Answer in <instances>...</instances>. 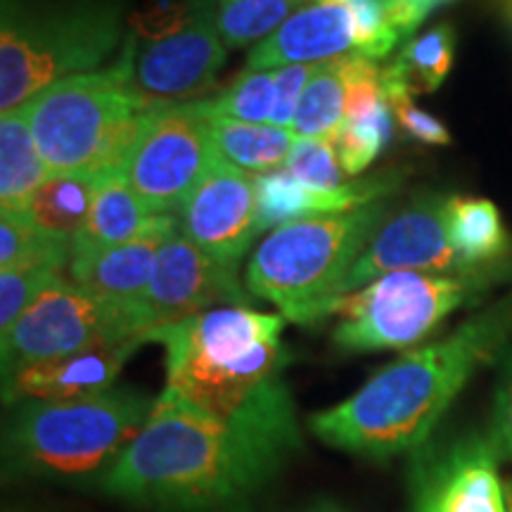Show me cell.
Returning <instances> with one entry per match:
<instances>
[{
  "mask_svg": "<svg viewBox=\"0 0 512 512\" xmlns=\"http://www.w3.org/2000/svg\"><path fill=\"white\" fill-rule=\"evenodd\" d=\"M344 60L347 55L316 64L294 114L292 133L297 138H332L339 131L347 107Z\"/></svg>",
  "mask_w": 512,
  "mask_h": 512,
  "instance_id": "26",
  "label": "cell"
},
{
  "mask_svg": "<svg viewBox=\"0 0 512 512\" xmlns=\"http://www.w3.org/2000/svg\"><path fill=\"white\" fill-rule=\"evenodd\" d=\"M140 344H102L12 370L3 375V399L15 406L22 401H72L110 392Z\"/></svg>",
  "mask_w": 512,
  "mask_h": 512,
  "instance_id": "17",
  "label": "cell"
},
{
  "mask_svg": "<svg viewBox=\"0 0 512 512\" xmlns=\"http://www.w3.org/2000/svg\"><path fill=\"white\" fill-rule=\"evenodd\" d=\"M124 36L117 0H3L0 112L67 76L95 72Z\"/></svg>",
  "mask_w": 512,
  "mask_h": 512,
  "instance_id": "7",
  "label": "cell"
},
{
  "mask_svg": "<svg viewBox=\"0 0 512 512\" xmlns=\"http://www.w3.org/2000/svg\"><path fill=\"white\" fill-rule=\"evenodd\" d=\"M136 387L72 401H22L3 432L5 470L46 479H100L119 463L155 408Z\"/></svg>",
  "mask_w": 512,
  "mask_h": 512,
  "instance_id": "4",
  "label": "cell"
},
{
  "mask_svg": "<svg viewBox=\"0 0 512 512\" xmlns=\"http://www.w3.org/2000/svg\"><path fill=\"white\" fill-rule=\"evenodd\" d=\"M64 271L53 264L19 266L0 271V332H8L36 297Z\"/></svg>",
  "mask_w": 512,
  "mask_h": 512,
  "instance_id": "32",
  "label": "cell"
},
{
  "mask_svg": "<svg viewBox=\"0 0 512 512\" xmlns=\"http://www.w3.org/2000/svg\"><path fill=\"white\" fill-rule=\"evenodd\" d=\"M216 0H188L169 15L162 31L133 53L131 81L150 107L195 102L214 88L226 60L216 22Z\"/></svg>",
  "mask_w": 512,
  "mask_h": 512,
  "instance_id": "11",
  "label": "cell"
},
{
  "mask_svg": "<svg viewBox=\"0 0 512 512\" xmlns=\"http://www.w3.org/2000/svg\"><path fill=\"white\" fill-rule=\"evenodd\" d=\"M354 10V53L368 60H382L403 41L396 29L387 0H349Z\"/></svg>",
  "mask_w": 512,
  "mask_h": 512,
  "instance_id": "33",
  "label": "cell"
},
{
  "mask_svg": "<svg viewBox=\"0 0 512 512\" xmlns=\"http://www.w3.org/2000/svg\"><path fill=\"white\" fill-rule=\"evenodd\" d=\"M394 133V112H384L368 121H342L332 136L339 164L349 176L361 174L375 162V157L387 147Z\"/></svg>",
  "mask_w": 512,
  "mask_h": 512,
  "instance_id": "30",
  "label": "cell"
},
{
  "mask_svg": "<svg viewBox=\"0 0 512 512\" xmlns=\"http://www.w3.org/2000/svg\"><path fill=\"white\" fill-rule=\"evenodd\" d=\"M283 330L280 313L219 306L155 330L150 342L164 347L166 389L211 415L238 418L290 394Z\"/></svg>",
  "mask_w": 512,
  "mask_h": 512,
  "instance_id": "3",
  "label": "cell"
},
{
  "mask_svg": "<svg viewBox=\"0 0 512 512\" xmlns=\"http://www.w3.org/2000/svg\"><path fill=\"white\" fill-rule=\"evenodd\" d=\"M133 53L136 34H128L110 69L67 76L24 102L50 176H100L121 169L147 112L155 110L133 88Z\"/></svg>",
  "mask_w": 512,
  "mask_h": 512,
  "instance_id": "5",
  "label": "cell"
},
{
  "mask_svg": "<svg viewBox=\"0 0 512 512\" xmlns=\"http://www.w3.org/2000/svg\"><path fill=\"white\" fill-rule=\"evenodd\" d=\"M299 448L292 394L219 418L164 387L100 489L157 512H252Z\"/></svg>",
  "mask_w": 512,
  "mask_h": 512,
  "instance_id": "1",
  "label": "cell"
},
{
  "mask_svg": "<svg viewBox=\"0 0 512 512\" xmlns=\"http://www.w3.org/2000/svg\"><path fill=\"white\" fill-rule=\"evenodd\" d=\"M50 178L24 107L0 117V207L24 211L29 197Z\"/></svg>",
  "mask_w": 512,
  "mask_h": 512,
  "instance_id": "23",
  "label": "cell"
},
{
  "mask_svg": "<svg viewBox=\"0 0 512 512\" xmlns=\"http://www.w3.org/2000/svg\"><path fill=\"white\" fill-rule=\"evenodd\" d=\"M356 24L349 0L311 3L294 12L271 36L249 50L247 69L320 64L354 53Z\"/></svg>",
  "mask_w": 512,
  "mask_h": 512,
  "instance_id": "18",
  "label": "cell"
},
{
  "mask_svg": "<svg viewBox=\"0 0 512 512\" xmlns=\"http://www.w3.org/2000/svg\"><path fill=\"white\" fill-rule=\"evenodd\" d=\"M512 335V292L451 335L408 351L337 406L311 415L316 439L366 460L420 451L456 396Z\"/></svg>",
  "mask_w": 512,
  "mask_h": 512,
  "instance_id": "2",
  "label": "cell"
},
{
  "mask_svg": "<svg viewBox=\"0 0 512 512\" xmlns=\"http://www.w3.org/2000/svg\"><path fill=\"white\" fill-rule=\"evenodd\" d=\"M95 176H50L29 197L24 214L50 240L74 249L88 214H91Z\"/></svg>",
  "mask_w": 512,
  "mask_h": 512,
  "instance_id": "25",
  "label": "cell"
},
{
  "mask_svg": "<svg viewBox=\"0 0 512 512\" xmlns=\"http://www.w3.org/2000/svg\"><path fill=\"white\" fill-rule=\"evenodd\" d=\"M249 297L238 280V268L211 259L176 228L157 254L155 275L140 304L145 337L197 313L219 306H247Z\"/></svg>",
  "mask_w": 512,
  "mask_h": 512,
  "instance_id": "13",
  "label": "cell"
},
{
  "mask_svg": "<svg viewBox=\"0 0 512 512\" xmlns=\"http://www.w3.org/2000/svg\"><path fill=\"white\" fill-rule=\"evenodd\" d=\"M294 138L297 136L290 128L247 124V121L211 112V143H214L216 157L249 174H271L285 166Z\"/></svg>",
  "mask_w": 512,
  "mask_h": 512,
  "instance_id": "22",
  "label": "cell"
},
{
  "mask_svg": "<svg viewBox=\"0 0 512 512\" xmlns=\"http://www.w3.org/2000/svg\"><path fill=\"white\" fill-rule=\"evenodd\" d=\"M278 74L275 69H242L216 98L207 100L209 110L221 117L240 119L247 124H271Z\"/></svg>",
  "mask_w": 512,
  "mask_h": 512,
  "instance_id": "29",
  "label": "cell"
},
{
  "mask_svg": "<svg viewBox=\"0 0 512 512\" xmlns=\"http://www.w3.org/2000/svg\"><path fill=\"white\" fill-rule=\"evenodd\" d=\"M491 434H463L413 453V512H512V472Z\"/></svg>",
  "mask_w": 512,
  "mask_h": 512,
  "instance_id": "12",
  "label": "cell"
},
{
  "mask_svg": "<svg viewBox=\"0 0 512 512\" xmlns=\"http://www.w3.org/2000/svg\"><path fill=\"white\" fill-rule=\"evenodd\" d=\"M389 107H392L396 121H399L401 131L408 138L418 140L422 145H448L451 143V133L446 124L434 114L420 110L413 102V95H408L401 88H384Z\"/></svg>",
  "mask_w": 512,
  "mask_h": 512,
  "instance_id": "34",
  "label": "cell"
},
{
  "mask_svg": "<svg viewBox=\"0 0 512 512\" xmlns=\"http://www.w3.org/2000/svg\"><path fill=\"white\" fill-rule=\"evenodd\" d=\"M309 0H219L216 22L226 48L261 43Z\"/></svg>",
  "mask_w": 512,
  "mask_h": 512,
  "instance_id": "27",
  "label": "cell"
},
{
  "mask_svg": "<svg viewBox=\"0 0 512 512\" xmlns=\"http://www.w3.org/2000/svg\"><path fill=\"white\" fill-rule=\"evenodd\" d=\"M214 159L207 100L159 105L147 112L121 174L152 214H178Z\"/></svg>",
  "mask_w": 512,
  "mask_h": 512,
  "instance_id": "9",
  "label": "cell"
},
{
  "mask_svg": "<svg viewBox=\"0 0 512 512\" xmlns=\"http://www.w3.org/2000/svg\"><path fill=\"white\" fill-rule=\"evenodd\" d=\"M176 219L192 245L221 264L238 268L259 235L254 174L216 157Z\"/></svg>",
  "mask_w": 512,
  "mask_h": 512,
  "instance_id": "15",
  "label": "cell"
},
{
  "mask_svg": "<svg viewBox=\"0 0 512 512\" xmlns=\"http://www.w3.org/2000/svg\"><path fill=\"white\" fill-rule=\"evenodd\" d=\"M302 512H354V510L344 508L342 503L332 501V498H318V501H313L309 508H304Z\"/></svg>",
  "mask_w": 512,
  "mask_h": 512,
  "instance_id": "38",
  "label": "cell"
},
{
  "mask_svg": "<svg viewBox=\"0 0 512 512\" xmlns=\"http://www.w3.org/2000/svg\"><path fill=\"white\" fill-rule=\"evenodd\" d=\"M313 3H332V0H313Z\"/></svg>",
  "mask_w": 512,
  "mask_h": 512,
  "instance_id": "40",
  "label": "cell"
},
{
  "mask_svg": "<svg viewBox=\"0 0 512 512\" xmlns=\"http://www.w3.org/2000/svg\"><path fill=\"white\" fill-rule=\"evenodd\" d=\"M446 202L448 195L422 192L401 211L389 214L351 268L347 294L389 273H472L448 240Z\"/></svg>",
  "mask_w": 512,
  "mask_h": 512,
  "instance_id": "14",
  "label": "cell"
},
{
  "mask_svg": "<svg viewBox=\"0 0 512 512\" xmlns=\"http://www.w3.org/2000/svg\"><path fill=\"white\" fill-rule=\"evenodd\" d=\"M396 188L392 178H373V181H356L344 190H318L299 181L287 169L271 174H254L256 190V226L259 235L266 230L283 228L292 221L311 219V216L342 214L370 202H380Z\"/></svg>",
  "mask_w": 512,
  "mask_h": 512,
  "instance_id": "19",
  "label": "cell"
},
{
  "mask_svg": "<svg viewBox=\"0 0 512 512\" xmlns=\"http://www.w3.org/2000/svg\"><path fill=\"white\" fill-rule=\"evenodd\" d=\"M155 219L147 204L133 192L121 169L95 176V192L91 214L83 226L79 240L74 242L72 259L100 249L124 245L150 226Z\"/></svg>",
  "mask_w": 512,
  "mask_h": 512,
  "instance_id": "21",
  "label": "cell"
},
{
  "mask_svg": "<svg viewBox=\"0 0 512 512\" xmlns=\"http://www.w3.org/2000/svg\"><path fill=\"white\" fill-rule=\"evenodd\" d=\"M285 169L318 190L335 192L351 185L347 183L349 174L339 164L332 138H294Z\"/></svg>",
  "mask_w": 512,
  "mask_h": 512,
  "instance_id": "31",
  "label": "cell"
},
{
  "mask_svg": "<svg viewBox=\"0 0 512 512\" xmlns=\"http://www.w3.org/2000/svg\"><path fill=\"white\" fill-rule=\"evenodd\" d=\"M389 214V204L380 200L275 228L247 264L249 294L275 304L280 316L297 325L330 318L347 297L351 268Z\"/></svg>",
  "mask_w": 512,
  "mask_h": 512,
  "instance_id": "6",
  "label": "cell"
},
{
  "mask_svg": "<svg viewBox=\"0 0 512 512\" xmlns=\"http://www.w3.org/2000/svg\"><path fill=\"white\" fill-rule=\"evenodd\" d=\"M510 271L484 273H389L349 292L332 309L339 318L332 342L344 351L408 349L434 335L441 323L477 302Z\"/></svg>",
  "mask_w": 512,
  "mask_h": 512,
  "instance_id": "8",
  "label": "cell"
},
{
  "mask_svg": "<svg viewBox=\"0 0 512 512\" xmlns=\"http://www.w3.org/2000/svg\"><path fill=\"white\" fill-rule=\"evenodd\" d=\"M446 233L467 271H510L512 240L491 200L448 195Z\"/></svg>",
  "mask_w": 512,
  "mask_h": 512,
  "instance_id": "20",
  "label": "cell"
},
{
  "mask_svg": "<svg viewBox=\"0 0 512 512\" xmlns=\"http://www.w3.org/2000/svg\"><path fill=\"white\" fill-rule=\"evenodd\" d=\"M451 3H456V0H387L389 12H392V19L403 41L413 38L420 24L430 17V12Z\"/></svg>",
  "mask_w": 512,
  "mask_h": 512,
  "instance_id": "36",
  "label": "cell"
},
{
  "mask_svg": "<svg viewBox=\"0 0 512 512\" xmlns=\"http://www.w3.org/2000/svg\"><path fill=\"white\" fill-rule=\"evenodd\" d=\"M313 69H316V64H290V67L275 69V74H278V98H275L271 126L290 128L292 131L294 114H297L299 100H302Z\"/></svg>",
  "mask_w": 512,
  "mask_h": 512,
  "instance_id": "35",
  "label": "cell"
},
{
  "mask_svg": "<svg viewBox=\"0 0 512 512\" xmlns=\"http://www.w3.org/2000/svg\"><path fill=\"white\" fill-rule=\"evenodd\" d=\"M456 60V29L439 24L408 38L401 53L382 67V88H401L408 95H425L441 88Z\"/></svg>",
  "mask_w": 512,
  "mask_h": 512,
  "instance_id": "24",
  "label": "cell"
},
{
  "mask_svg": "<svg viewBox=\"0 0 512 512\" xmlns=\"http://www.w3.org/2000/svg\"><path fill=\"white\" fill-rule=\"evenodd\" d=\"M491 437L501 448V453L508 460H512V363L505 373V380L498 389L496 399V413H494V430Z\"/></svg>",
  "mask_w": 512,
  "mask_h": 512,
  "instance_id": "37",
  "label": "cell"
},
{
  "mask_svg": "<svg viewBox=\"0 0 512 512\" xmlns=\"http://www.w3.org/2000/svg\"><path fill=\"white\" fill-rule=\"evenodd\" d=\"M498 5H501L505 22H508V27L512 29V0H498Z\"/></svg>",
  "mask_w": 512,
  "mask_h": 512,
  "instance_id": "39",
  "label": "cell"
},
{
  "mask_svg": "<svg viewBox=\"0 0 512 512\" xmlns=\"http://www.w3.org/2000/svg\"><path fill=\"white\" fill-rule=\"evenodd\" d=\"M117 342H147L136 318L100 302L74 280L57 278L0 337L3 375L12 370Z\"/></svg>",
  "mask_w": 512,
  "mask_h": 512,
  "instance_id": "10",
  "label": "cell"
},
{
  "mask_svg": "<svg viewBox=\"0 0 512 512\" xmlns=\"http://www.w3.org/2000/svg\"><path fill=\"white\" fill-rule=\"evenodd\" d=\"M176 228V214H155L150 226L124 245L72 259L69 280L91 292L100 302L136 318L140 332L145 335L143 323H140V304H143L147 287L155 275L159 249Z\"/></svg>",
  "mask_w": 512,
  "mask_h": 512,
  "instance_id": "16",
  "label": "cell"
},
{
  "mask_svg": "<svg viewBox=\"0 0 512 512\" xmlns=\"http://www.w3.org/2000/svg\"><path fill=\"white\" fill-rule=\"evenodd\" d=\"M34 264H53L67 271L72 264V249L43 235L24 211H3L0 214V271Z\"/></svg>",
  "mask_w": 512,
  "mask_h": 512,
  "instance_id": "28",
  "label": "cell"
}]
</instances>
